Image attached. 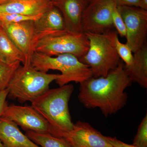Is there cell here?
<instances>
[{"mask_svg":"<svg viewBox=\"0 0 147 147\" xmlns=\"http://www.w3.org/2000/svg\"><path fill=\"white\" fill-rule=\"evenodd\" d=\"M132 82L121 61L105 77H92L80 84L78 98L87 109L98 108L105 117L115 114L126 105L125 91Z\"/></svg>","mask_w":147,"mask_h":147,"instance_id":"6da1fadb","label":"cell"},{"mask_svg":"<svg viewBox=\"0 0 147 147\" xmlns=\"http://www.w3.org/2000/svg\"><path fill=\"white\" fill-rule=\"evenodd\" d=\"M74 90L73 85L68 84L49 89L31 102L32 106L49 123V133L53 136L61 137L73 128L69 102Z\"/></svg>","mask_w":147,"mask_h":147,"instance_id":"7a4b0ae2","label":"cell"},{"mask_svg":"<svg viewBox=\"0 0 147 147\" xmlns=\"http://www.w3.org/2000/svg\"><path fill=\"white\" fill-rule=\"evenodd\" d=\"M84 33L88 40L89 48L79 60L89 67L93 77H105L121 61L115 47L117 32L112 29L102 33Z\"/></svg>","mask_w":147,"mask_h":147,"instance_id":"3957f363","label":"cell"},{"mask_svg":"<svg viewBox=\"0 0 147 147\" xmlns=\"http://www.w3.org/2000/svg\"><path fill=\"white\" fill-rule=\"evenodd\" d=\"M31 65L38 71L45 73L51 69L60 71L61 74L55 80L59 86L71 82L81 84L93 77L89 67L71 54H63L53 57L34 51Z\"/></svg>","mask_w":147,"mask_h":147,"instance_id":"277c9868","label":"cell"},{"mask_svg":"<svg viewBox=\"0 0 147 147\" xmlns=\"http://www.w3.org/2000/svg\"><path fill=\"white\" fill-rule=\"evenodd\" d=\"M60 74L38 71L31 65H21L16 69L7 87V98L20 103L32 101L49 89V86Z\"/></svg>","mask_w":147,"mask_h":147,"instance_id":"5b68a950","label":"cell"},{"mask_svg":"<svg viewBox=\"0 0 147 147\" xmlns=\"http://www.w3.org/2000/svg\"><path fill=\"white\" fill-rule=\"evenodd\" d=\"M88 48V40L84 33L66 32L40 39L35 45L34 51L50 57L71 54L79 59L86 54Z\"/></svg>","mask_w":147,"mask_h":147,"instance_id":"8992f818","label":"cell"},{"mask_svg":"<svg viewBox=\"0 0 147 147\" xmlns=\"http://www.w3.org/2000/svg\"><path fill=\"white\" fill-rule=\"evenodd\" d=\"M117 5L114 0H88L82 16L83 32L102 33L113 29L112 13Z\"/></svg>","mask_w":147,"mask_h":147,"instance_id":"52a82bcc","label":"cell"},{"mask_svg":"<svg viewBox=\"0 0 147 147\" xmlns=\"http://www.w3.org/2000/svg\"><path fill=\"white\" fill-rule=\"evenodd\" d=\"M117 6L126 28V43L134 53L147 43V10L135 7Z\"/></svg>","mask_w":147,"mask_h":147,"instance_id":"ba28073f","label":"cell"},{"mask_svg":"<svg viewBox=\"0 0 147 147\" xmlns=\"http://www.w3.org/2000/svg\"><path fill=\"white\" fill-rule=\"evenodd\" d=\"M1 118L13 122L26 131L49 133L50 130L47 121L32 105L8 104Z\"/></svg>","mask_w":147,"mask_h":147,"instance_id":"9c48e42d","label":"cell"},{"mask_svg":"<svg viewBox=\"0 0 147 147\" xmlns=\"http://www.w3.org/2000/svg\"><path fill=\"white\" fill-rule=\"evenodd\" d=\"M9 37L25 57L24 66L31 65L34 52V21L1 25Z\"/></svg>","mask_w":147,"mask_h":147,"instance_id":"30bf717a","label":"cell"},{"mask_svg":"<svg viewBox=\"0 0 147 147\" xmlns=\"http://www.w3.org/2000/svg\"><path fill=\"white\" fill-rule=\"evenodd\" d=\"M61 137L65 139L72 147H113L106 137L88 123L78 121L70 131Z\"/></svg>","mask_w":147,"mask_h":147,"instance_id":"8fae6325","label":"cell"},{"mask_svg":"<svg viewBox=\"0 0 147 147\" xmlns=\"http://www.w3.org/2000/svg\"><path fill=\"white\" fill-rule=\"evenodd\" d=\"M66 32L61 13L53 6L34 21V47L37 42L42 38L62 34Z\"/></svg>","mask_w":147,"mask_h":147,"instance_id":"7c38bea8","label":"cell"},{"mask_svg":"<svg viewBox=\"0 0 147 147\" xmlns=\"http://www.w3.org/2000/svg\"><path fill=\"white\" fill-rule=\"evenodd\" d=\"M88 0H53V6L60 11L67 31L75 33L83 32L82 14Z\"/></svg>","mask_w":147,"mask_h":147,"instance_id":"4fadbf2b","label":"cell"},{"mask_svg":"<svg viewBox=\"0 0 147 147\" xmlns=\"http://www.w3.org/2000/svg\"><path fill=\"white\" fill-rule=\"evenodd\" d=\"M53 6L51 0H11L0 5V13L36 16L42 15Z\"/></svg>","mask_w":147,"mask_h":147,"instance_id":"5bb4252c","label":"cell"},{"mask_svg":"<svg viewBox=\"0 0 147 147\" xmlns=\"http://www.w3.org/2000/svg\"><path fill=\"white\" fill-rule=\"evenodd\" d=\"M0 141L4 147H40L21 132L15 123L1 118Z\"/></svg>","mask_w":147,"mask_h":147,"instance_id":"9a60e30c","label":"cell"},{"mask_svg":"<svg viewBox=\"0 0 147 147\" xmlns=\"http://www.w3.org/2000/svg\"><path fill=\"white\" fill-rule=\"evenodd\" d=\"M125 69L131 82L144 88H147V44L134 53L133 61Z\"/></svg>","mask_w":147,"mask_h":147,"instance_id":"2e32d148","label":"cell"},{"mask_svg":"<svg viewBox=\"0 0 147 147\" xmlns=\"http://www.w3.org/2000/svg\"><path fill=\"white\" fill-rule=\"evenodd\" d=\"M0 61L8 64L20 61L24 65L25 57L0 26Z\"/></svg>","mask_w":147,"mask_h":147,"instance_id":"e0dca14e","label":"cell"},{"mask_svg":"<svg viewBox=\"0 0 147 147\" xmlns=\"http://www.w3.org/2000/svg\"><path fill=\"white\" fill-rule=\"evenodd\" d=\"M26 135L40 147H72L64 138L55 137L48 132L27 131Z\"/></svg>","mask_w":147,"mask_h":147,"instance_id":"ac0fdd59","label":"cell"},{"mask_svg":"<svg viewBox=\"0 0 147 147\" xmlns=\"http://www.w3.org/2000/svg\"><path fill=\"white\" fill-rule=\"evenodd\" d=\"M20 61L8 64L0 61V91L7 88L16 69L21 65Z\"/></svg>","mask_w":147,"mask_h":147,"instance_id":"d6986e66","label":"cell"},{"mask_svg":"<svg viewBox=\"0 0 147 147\" xmlns=\"http://www.w3.org/2000/svg\"><path fill=\"white\" fill-rule=\"evenodd\" d=\"M41 15L36 16H25L15 13H0V23L1 25L20 23L23 21H34Z\"/></svg>","mask_w":147,"mask_h":147,"instance_id":"ffe728a7","label":"cell"},{"mask_svg":"<svg viewBox=\"0 0 147 147\" xmlns=\"http://www.w3.org/2000/svg\"><path fill=\"white\" fill-rule=\"evenodd\" d=\"M115 47L118 55L125 63V65L128 66L130 65L133 61V53L126 43L124 44L120 41L118 36L115 38Z\"/></svg>","mask_w":147,"mask_h":147,"instance_id":"44dd1931","label":"cell"},{"mask_svg":"<svg viewBox=\"0 0 147 147\" xmlns=\"http://www.w3.org/2000/svg\"><path fill=\"white\" fill-rule=\"evenodd\" d=\"M132 144L138 147H147V114L139 125Z\"/></svg>","mask_w":147,"mask_h":147,"instance_id":"7402d4cb","label":"cell"},{"mask_svg":"<svg viewBox=\"0 0 147 147\" xmlns=\"http://www.w3.org/2000/svg\"><path fill=\"white\" fill-rule=\"evenodd\" d=\"M112 18L113 26L117 30V32L121 36L125 37L126 30L125 24L118 8L117 5L113 9Z\"/></svg>","mask_w":147,"mask_h":147,"instance_id":"603a6c76","label":"cell"},{"mask_svg":"<svg viewBox=\"0 0 147 147\" xmlns=\"http://www.w3.org/2000/svg\"><path fill=\"white\" fill-rule=\"evenodd\" d=\"M8 94L7 88L0 91V119L1 118L5 108L8 104L6 100Z\"/></svg>","mask_w":147,"mask_h":147,"instance_id":"cb8c5ba5","label":"cell"},{"mask_svg":"<svg viewBox=\"0 0 147 147\" xmlns=\"http://www.w3.org/2000/svg\"><path fill=\"white\" fill-rule=\"evenodd\" d=\"M108 142L113 147H138L134 145L128 144L118 140L116 137H106Z\"/></svg>","mask_w":147,"mask_h":147,"instance_id":"d4e9b609","label":"cell"},{"mask_svg":"<svg viewBox=\"0 0 147 147\" xmlns=\"http://www.w3.org/2000/svg\"><path fill=\"white\" fill-rule=\"evenodd\" d=\"M117 5L139 7L140 0H114Z\"/></svg>","mask_w":147,"mask_h":147,"instance_id":"484cf974","label":"cell"},{"mask_svg":"<svg viewBox=\"0 0 147 147\" xmlns=\"http://www.w3.org/2000/svg\"><path fill=\"white\" fill-rule=\"evenodd\" d=\"M139 8L147 10V0H140Z\"/></svg>","mask_w":147,"mask_h":147,"instance_id":"4316f807","label":"cell"},{"mask_svg":"<svg viewBox=\"0 0 147 147\" xmlns=\"http://www.w3.org/2000/svg\"><path fill=\"white\" fill-rule=\"evenodd\" d=\"M11 0H0V5L5 4L6 3L10 1Z\"/></svg>","mask_w":147,"mask_h":147,"instance_id":"83f0119b","label":"cell"},{"mask_svg":"<svg viewBox=\"0 0 147 147\" xmlns=\"http://www.w3.org/2000/svg\"><path fill=\"white\" fill-rule=\"evenodd\" d=\"M0 147H4L1 141H0Z\"/></svg>","mask_w":147,"mask_h":147,"instance_id":"f1b7e54d","label":"cell"},{"mask_svg":"<svg viewBox=\"0 0 147 147\" xmlns=\"http://www.w3.org/2000/svg\"><path fill=\"white\" fill-rule=\"evenodd\" d=\"M1 23H0V26H1Z\"/></svg>","mask_w":147,"mask_h":147,"instance_id":"f546056e","label":"cell"},{"mask_svg":"<svg viewBox=\"0 0 147 147\" xmlns=\"http://www.w3.org/2000/svg\"><path fill=\"white\" fill-rule=\"evenodd\" d=\"M51 1H53V0H51Z\"/></svg>","mask_w":147,"mask_h":147,"instance_id":"4dcf8cb0","label":"cell"}]
</instances>
